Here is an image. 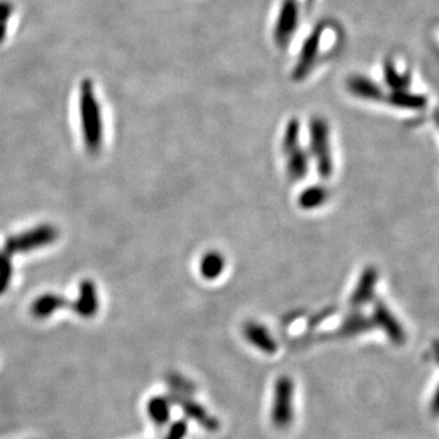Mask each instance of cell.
Here are the masks:
<instances>
[{
	"instance_id": "d6986e66",
	"label": "cell",
	"mask_w": 439,
	"mask_h": 439,
	"mask_svg": "<svg viewBox=\"0 0 439 439\" xmlns=\"http://www.w3.org/2000/svg\"><path fill=\"white\" fill-rule=\"evenodd\" d=\"M169 383L172 387V390H175V393H179V395H188L194 392V385L192 382L179 375H172L169 377Z\"/></svg>"
},
{
	"instance_id": "9c48e42d",
	"label": "cell",
	"mask_w": 439,
	"mask_h": 439,
	"mask_svg": "<svg viewBox=\"0 0 439 439\" xmlns=\"http://www.w3.org/2000/svg\"><path fill=\"white\" fill-rule=\"evenodd\" d=\"M347 88L351 95L360 99L371 100V102L385 100V92L381 87L377 85L376 82L361 75L349 77L347 81Z\"/></svg>"
},
{
	"instance_id": "5bb4252c",
	"label": "cell",
	"mask_w": 439,
	"mask_h": 439,
	"mask_svg": "<svg viewBox=\"0 0 439 439\" xmlns=\"http://www.w3.org/2000/svg\"><path fill=\"white\" fill-rule=\"evenodd\" d=\"M372 326H373L372 320L359 311H354L344 318L339 328V333L344 337L356 336L371 330Z\"/></svg>"
},
{
	"instance_id": "8992f818",
	"label": "cell",
	"mask_w": 439,
	"mask_h": 439,
	"mask_svg": "<svg viewBox=\"0 0 439 439\" xmlns=\"http://www.w3.org/2000/svg\"><path fill=\"white\" fill-rule=\"evenodd\" d=\"M372 323L381 328L385 336L395 344L402 345L407 341V333L404 331L403 326L383 301H377L373 303Z\"/></svg>"
},
{
	"instance_id": "44dd1931",
	"label": "cell",
	"mask_w": 439,
	"mask_h": 439,
	"mask_svg": "<svg viewBox=\"0 0 439 439\" xmlns=\"http://www.w3.org/2000/svg\"><path fill=\"white\" fill-rule=\"evenodd\" d=\"M188 433V423L186 420H177L170 426L164 439H184Z\"/></svg>"
},
{
	"instance_id": "ffe728a7",
	"label": "cell",
	"mask_w": 439,
	"mask_h": 439,
	"mask_svg": "<svg viewBox=\"0 0 439 439\" xmlns=\"http://www.w3.org/2000/svg\"><path fill=\"white\" fill-rule=\"evenodd\" d=\"M13 16V8L8 1L0 0V41L8 33L10 20Z\"/></svg>"
},
{
	"instance_id": "52a82bcc",
	"label": "cell",
	"mask_w": 439,
	"mask_h": 439,
	"mask_svg": "<svg viewBox=\"0 0 439 439\" xmlns=\"http://www.w3.org/2000/svg\"><path fill=\"white\" fill-rule=\"evenodd\" d=\"M83 95H82V116H83V125H85V138H90L92 144L97 143L100 138V114L99 107H97L95 95L92 93V87L90 83L83 85Z\"/></svg>"
},
{
	"instance_id": "9a60e30c",
	"label": "cell",
	"mask_w": 439,
	"mask_h": 439,
	"mask_svg": "<svg viewBox=\"0 0 439 439\" xmlns=\"http://www.w3.org/2000/svg\"><path fill=\"white\" fill-rule=\"evenodd\" d=\"M224 258L219 251H209L200 261V272L206 279H215L224 272Z\"/></svg>"
},
{
	"instance_id": "7c38bea8",
	"label": "cell",
	"mask_w": 439,
	"mask_h": 439,
	"mask_svg": "<svg viewBox=\"0 0 439 439\" xmlns=\"http://www.w3.org/2000/svg\"><path fill=\"white\" fill-rule=\"evenodd\" d=\"M288 155L287 174L293 181H301L309 171V155L301 147L291 150Z\"/></svg>"
},
{
	"instance_id": "ac0fdd59",
	"label": "cell",
	"mask_w": 439,
	"mask_h": 439,
	"mask_svg": "<svg viewBox=\"0 0 439 439\" xmlns=\"http://www.w3.org/2000/svg\"><path fill=\"white\" fill-rule=\"evenodd\" d=\"M299 142V124L296 120H291L287 125L284 137L282 139V150L287 155L291 150L298 148Z\"/></svg>"
},
{
	"instance_id": "30bf717a",
	"label": "cell",
	"mask_w": 439,
	"mask_h": 439,
	"mask_svg": "<svg viewBox=\"0 0 439 439\" xmlns=\"http://www.w3.org/2000/svg\"><path fill=\"white\" fill-rule=\"evenodd\" d=\"M377 278H378V275L373 267L365 270L353 291V296L350 298V304L358 309L368 304V301H371L375 296Z\"/></svg>"
},
{
	"instance_id": "2e32d148",
	"label": "cell",
	"mask_w": 439,
	"mask_h": 439,
	"mask_svg": "<svg viewBox=\"0 0 439 439\" xmlns=\"http://www.w3.org/2000/svg\"><path fill=\"white\" fill-rule=\"evenodd\" d=\"M327 189L321 186H313L310 188L305 189L301 192L299 197V205L303 209H315L318 206L323 205V203L327 200Z\"/></svg>"
},
{
	"instance_id": "7402d4cb",
	"label": "cell",
	"mask_w": 439,
	"mask_h": 439,
	"mask_svg": "<svg viewBox=\"0 0 439 439\" xmlns=\"http://www.w3.org/2000/svg\"><path fill=\"white\" fill-rule=\"evenodd\" d=\"M309 1H314V0H309Z\"/></svg>"
},
{
	"instance_id": "8fae6325",
	"label": "cell",
	"mask_w": 439,
	"mask_h": 439,
	"mask_svg": "<svg viewBox=\"0 0 439 439\" xmlns=\"http://www.w3.org/2000/svg\"><path fill=\"white\" fill-rule=\"evenodd\" d=\"M385 100L395 108L407 110H421L427 105L425 95L414 93L409 90H393L390 95H385Z\"/></svg>"
},
{
	"instance_id": "ba28073f",
	"label": "cell",
	"mask_w": 439,
	"mask_h": 439,
	"mask_svg": "<svg viewBox=\"0 0 439 439\" xmlns=\"http://www.w3.org/2000/svg\"><path fill=\"white\" fill-rule=\"evenodd\" d=\"M243 335L249 343L265 354L274 355L278 349L277 343L269 330L258 323H248L243 328Z\"/></svg>"
},
{
	"instance_id": "277c9868",
	"label": "cell",
	"mask_w": 439,
	"mask_h": 439,
	"mask_svg": "<svg viewBox=\"0 0 439 439\" xmlns=\"http://www.w3.org/2000/svg\"><path fill=\"white\" fill-rule=\"evenodd\" d=\"M299 23V5L296 0H283L275 25V42L278 47H286L294 36Z\"/></svg>"
},
{
	"instance_id": "3957f363",
	"label": "cell",
	"mask_w": 439,
	"mask_h": 439,
	"mask_svg": "<svg viewBox=\"0 0 439 439\" xmlns=\"http://www.w3.org/2000/svg\"><path fill=\"white\" fill-rule=\"evenodd\" d=\"M325 31H326V25L320 23L304 42V44L301 47V54H299L298 61H296L293 73H291V77L296 81L304 80L305 77L308 76L314 68L315 63L318 58Z\"/></svg>"
},
{
	"instance_id": "5b68a950",
	"label": "cell",
	"mask_w": 439,
	"mask_h": 439,
	"mask_svg": "<svg viewBox=\"0 0 439 439\" xmlns=\"http://www.w3.org/2000/svg\"><path fill=\"white\" fill-rule=\"evenodd\" d=\"M169 399L171 403L177 404L179 408L182 409L186 416L199 423L203 428H205L209 432H217L220 430L219 420L215 416H212L202 404L193 400L188 395L172 393Z\"/></svg>"
},
{
	"instance_id": "4fadbf2b",
	"label": "cell",
	"mask_w": 439,
	"mask_h": 439,
	"mask_svg": "<svg viewBox=\"0 0 439 439\" xmlns=\"http://www.w3.org/2000/svg\"><path fill=\"white\" fill-rule=\"evenodd\" d=\"M147 411L149 417L154 425L162 427L167 422L170 421L171 417V402L170 399L157 395L152 397L147 405Z\"/></svg>"
},
{
	"instance_id": "6da1fadb",
	"label": "cell",
	"mask_w": 439,
	"mask_h": 439,
	"mask_svg": "<svg viewBox=\"0 0 439 439\" xmlns=\"http://www.w3.org/2000/svg\"><path fill=\"white\" fill-rule=\"evenodd\" d=\"M294 417V382L291 377H278L275 382L271 422L278 430H286Z\"/></svg>"
},
{
	"instance_id": "7a4b0ae2",
	"label": "cell",
	"mask_w": 439,
	"mask_h": 439,
	"mask_svg": "<svg viewBox=\"0 0 439 439\" xmlns=\"http://www.w3.org/2000/svg\"><path fill=\"white\" fill-rule=\"evenodd\" d=\"M310 149L316 160L318 175L321 179H330L333 174L330 130L327 122L320 117H316L310 124Z\"/></svg>"
},
{
	"instance_id": "e0dca14e",
	"label": "cell",
	"mask_w": 439,
	"mask_h": 439,
	"mask_svg": "<svg viewBox=\"0 0 439 439\" xmlns=\"http://www.w3.org/2000/svg\"><path fill=\"white\" fill-rule=\"evenodd\" d=\"M385 83L393 90H409L411 78L409 73H400L392 61L385 65Z\"/></svg>"
}]
</instances>
